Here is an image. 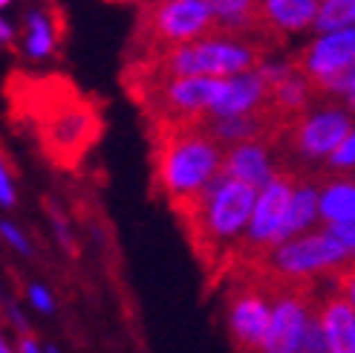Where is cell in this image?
<instances>
[{
    "instance_id": "6da1fadb",
    "label": "cell",
    "mask_w": 355,
    "mask_h": 353,
    "mask_svg": "<svg viewBox=\"0 0 355 353\" xmlns=\"http://www.w3.org/2000/svg\"><path fill=\"white\" fill-rule=\"evenodd\" d=\"M159 180L173 197H200L208 183L223 171V154L214 139L191 133L171 139L159 156Z\"/></svg>"
},
{
    "instance_id": "7a4b0ae2",
    "label": "cell",
    "mask_w": 355,
    "mask_h": 353,
    "mask_svg": "<svg viewBox=\"0 0 355 353\" xmlns=\"http://www.w3.org/2000/svg\"><path fill=\"white\" fill-rule=\"evenodd\" d=\"M257 64V52L234 38H225V35H214V38H202L180 44L168 52L165 67L171 76H217V79H228L245 73V69H254Z\"/></svg>"
},
{
    "instance_id": "3957f363",
    "label": "cell",
    "mask_w": 355,
    "mask_h": 353,
    "mask_svg": "<svg viewBox=\"0 0 355 353\" xmlns=\"http://www.w3.org/2000/svg\"><path fill=\"white\" fill-rule=\"evenodd\" d=\"M257 191H260L257 186L220 171L214 180L208 183V188L200 194L208 232L223 240L245 232L248 220H252L254 203H257Z\"/></svg>"
},
{
    "instance_id": "277c9868",
    "label": "cell",
    "mask_w": 355,
    "mask_h": 353,
    "mask_svg": "<svg viewBox=\"0 0 355 353\" xmlns=\"http://www.w3.org/2000/svg\"><path fill=\"white\" fill-rule=\"evenodd\" d=\"M355 64V26L318 32L300 56V69L318 87H327Z\"/></svg>"
},
{
    "instance_id": "5b68a950",
    "label": "cell",
    "mask_w": 355,
    "mask_h": 353,
    "mask_svg": "<svg viewBox=\"0 0 355 353\" xmlns=\"http://www.w3.org/2000/svg\"><path fill=\"white\" fill-rule=\"evenodd\" d=\"M347 255L349 252L329 232L297 235V238H289L286 243L275 246V267L283 275H315V272L338 267Z\"/></svg>"
},
{
    "instance_id": "8992f818",
    "label": "cell",
    "mask_w": 355,
    "mask_h": 353,
    "mask_svg": "<svg viewBox=\"0 0 355 353\" xmlns=\"http://www.w3.org/2000/svg\"><path fill=\"white\" fill-rule=\"evenodd\" d=\"M214 26V12L208 0H165L153 3L150 12V29L165 44H188L197 41Z\"/></svg>"
},
{
    "instance_id": "52a82bcc",
    "label": "cell",
    "mask_w": 355,
    "mask_h": 353,
    "mask_svg": "<svg viewBox=\"0 0 355 353\" xmlns=\"http://www.w3.org/2000/svg\"><path fill=\"white\" fill-rule=\"evenodd\" d=\"M295 186L286 176H272L260 191H257V203L248 220V240L257 246H280L283 243V226H286L289 215V203H292Z\"/></svg>"
},
{
    "instance_id": "ba28073f",
    "label": "cell",
    "mask_w": 355,
    "mask_h": 353,
    "mask_svg": "<svg viewBox=\"0 0 355 353\" xmlns=\"http://www.w3.org/2000/svg\"><path fill=\"white\" fill-rule=\"evenodd\" d=\"M352 110L341 108H327V110H315L309 116L300 119V125L295 131V145L297 151L309 156V160H329L338 151V145L349 136L352 125Z\"/></svg>"
},
{
    "instance_id": "9c48e42d",
    "label": "cell",
    "mask_w": 355,
    "mask_h": 353,
    "mask_svg": "<svg viewBox=\"0 0 355 353\" xmlns=\"http://www.w3.org/2000/svg\"><path fill=\"white\" fill-rule=\"evenodd\" d=\"M269 322H272V307L257 293H240L232 302V307H228V327H232V336L248 350H263V339H266V333H269Z\"/></svg>"
},
{
    "instance_id": "30bf717a",
    "label": "cell",
    "mask_w": 355,
    "mask_h": 353,
    "mask_svg": "<svg viewBox=\"0 0 355 353\" xmlns=\"http://www.w3.org/2000/svg\"><path fill=\"white\" fill-rule=\"evenodd\" d=\"M306 325H309L306 304L300 302V298H292V295L280 298V302L272 307L269 333H266L260 353H297Z\"/></svg>"
},
{
    "instance_id": "8fae6325",
    "label": "cell",
    "mask_w": 355,
    "mask_h": 353,
    "mask_svg": "<svg viewBox=\"0 0 355 353\" xmlns=\"http://www.w3.org/2000/svg\"><path fill=\"white\" fill-rule=\"evenodd\" d=\"M223 87L225 79L217 76H171L165 84V101L180 113H211L220 101Z\"/></svg>"
},
{
    "instance_id": "7c38bea8",
    "label": "cell",
    "mask_w": 355,
    "mask_h": 353,
    "mask_svg": "<svg viewBox=\"0 0 355 353\" xmlns=\"http://www.w3.org/2000/svg\"><path fill=\"white\" fill-rule=\"evenodd\" d=\"M266 93H272L269 81L260 76V69H245V73L228 76L225 87L220 93V101L214 104L211 116H243V113H254L260 108V101Z\"/></svg>"
},
{
    "instance_id": "4fadbf2b",
    "label": "cell",
    "mask_w": 355,
    "mask_h": 353,
    "mask_svg": "<svg viewBox=\"0 0 355 353\" xmlns=\"http://www.w3.org/2000/svg\"><path fill=\"white\" fill-rule=\"evenodd\" d=\"M223 174L245 180L257 188H263L275 176L269 151H266L260 142H254V139H245V142L232 145V151L223 156Z\"/></svg>"
},
{
    "instance_id": "5bb4252c",
    "label": "cell",
    "mask_w": 355,
    "mask_h": 353,
    "mask_svg": "<svg viewBox=\"0 0 355 353\" xmlns=\"http://www.w3.org/2000/svg\"><path fill=\"white\" fill-rule=\"evenodd\" d=\"M21 47H24L26 58L46 61L52 52L58 49V21H55V15L41 9V6H32L24 15V24H21Z\"/></svg>"
},
{
    "instance_id": "9a60e30c",
    "label": "cell",
    "mask_w": 355,
    "mask_h": 353,
    "mask_svg": "<svg viewBox=\"0 0 355 353\" xmlns=\"http://www.w3.org/2000/svg\"><path fill=\"white\" fill-rule=\"evenodd\" d=\"M318 9H321L318 0H260V15L266 24L286 35L315 29Z\"/></svg>"
},
{
    "instance_id": "2e32d148",
    "label": "cell",
    "mask_w": 355,
    "mask_h": 353,
    "mask_svg": "<svg viewBox=\"0 0 355 353\" xmlns=\"http://www.w3.org/2000/svg\"><path fill=\"white\" fill-rule=\"evenodd\" d=\"M329 353H355V307L349 298H329L321 310Z\"/></svg>"
},
{
    "instance_id": "e0dca14e",
    "label": "cell",
    "mask_w": 355,
    "mask_h": 353,
    "mask_svg": "<svg viewBox=\"0 0 355 353\" xmlns=\"http://www.w3.org/2000/svg\"><path fill=\"white\" fill-rule=\"evenodd\" d=\"M318 217H321V191L315 186H297L292 194V203H289L286 226H283V243L289 238L304 235Z\"/></svg>"
},
{
    "instance_id": "ac0fdd59",
    "label": "cell",
    "mask_w": 355,
    "mask_h": 353,
    "mask_svg": "<svg viewBox=\"0 0 355 353\" xmlns=\"http://www.w3.org/2000/svg\"><path fill=\"white\" fill-rule=\"evenodd\" d=\"M321 220L324 223L355 220V183L335 180L321 188Z\"/></svg>"
},
{
    "instance_id": "d6986e66",
    "label": "cell",
    "mask_w": 355,
    "mask_h": 353,
    "mask_svg": "<svg viewBox=\"0 0 355 353\" xmlns=\"http://www.w3.org/2000/svg\"><path fill=\"white\" fill-rule=\"evenodd\" d=\"M211 12H214V24L228 29V32H240L254 24V12L260 9V0H208Z\"/></svg>"
},
{
    "instance_id": "ffe728a7",
    "label": "cell",
    "mask_w": 355,
    "mask_h": 353,
    "mask_svg": "<svg viewBox=\"0 0 355 353\" xmlns=\"http://www.w3.org/2000/svg\"><path fill=\"white\" fill-rule=\"evenodd\" d=\"M272 99L280 110H304L306 101H309V76L304 73L300 67H295L286 79H280L275 87H272Z\"/></svg>"
},
{
    "instance_id": "44dd1931",
    "label": "cell",
    "mask_w": 355,
    "mask_h": 353,
    "mask_svg": "<svg viewBox=\"0 0 355 353\" xmlns=\"http://www.w3.org/2000/svg\"><path fill=\"white\" fill-rule=\"evenodd\" d=\"M260 131V119L254 113H243V116H214V125H211V133H214L220 142H245V139H254V133Z\"/></svg>"
},
{
    "instance_id": "7402d4cb",
    "label": "cell",
    "mask_w": 355,
    "mask_h": 353,
    "mask_svg": "<svg viewBox=\"0 0 355 353\" xmlns=\"http://www.w3.org/2000/svg\"><path fill=\"white\" fill-rule=\"evenodd\" d=\"M344 26H355V0H324L321 9H318L315 32H329Z\"/></svg>"
},
{
    "instance_id": "603a6c76",
    "label": "cell",
    "mask_w": 355,
    "mask_h": 353,
    "mask_svg": "<svg viewBox=\"0 0 355 353\" xmlns=\"http://www.w3.org/2000/svg\"><path fill=\"white\" fill-rule=\"evenodd\" d=\"M297 353H329V342H327V333L321 325V315H318V319H309Z\"/></svg>"
},
{
    "instance_id": "cb8c5ba5",
    "label": "cell",
    "mask_w": 355,
    "mask_h": 353,
    "mask_svg": "<svg viewBox=\"0 0 355 353\" xmlns=\"http://www.w3.org/2000/svg\"><path fill=\"white\" fill-rule=\"evenodd\" d=\"M327 93H335V96L347 99V108L355 113V64L327 87Z\"/></svg>"
},
{
    "instance_id": "d4e9b609",
    "label": "cell",
    "mask_w": 355,
    "mask_h": 353,
    "mask_svg": "<svg viewBox=\"0 0 355 353\" xmlns=\"http://www.w3.org/2000/svg\"><path fill=\"white\" fill-rule=\"evenodd\" d=\"M0 235H3V240L12 246V249L17 252V255H32V246H29V240H26V235L17 229L15 223H9V220H3L0 223Z\"/></svg>"
},
{
    "instance_id": "484cf974",
    "label": "cell",
    "mask_w": 355,
    "mask_h": 353,
    "mask_svg": "<svg viewBox=\"0 0 355 353\" xmlns=\"http://www.w3.org/2000/svg\"><path fill=\"white\" fill-rule=\"evenodd\" d=\"M329 165L332 168H355V128L349 131V136L338 145V151L329 156Z\"/></svg>"
},
{
    "instance_id": "4316f807",
    "label": "cell",
    "mask_w": 355,
    "mask_h": 353,
    "mask_svg": "<svg viewBox=\"0 0 355 353\" xmlns=\"http://www.w3.org/2000/svg\"><path fill=\"white\" fill-rule=\"evenodd\" d=\"M324 232H329L349 255H355V220H347V223H327Z\"/></svg>"
},
{
    "instance_id": "83f0119b",
    "label": "cell",
    "mask_w": 355,
    "mask_h": 353,
    "mask_svg": "<svg viewBox=\"0 0 355 353\" xmlns=\"http://www.w3.org/2000/svg\"><path fill=\"white\" fill-rule=\"evenodd\" d=\"M26 298H29V304L38 313H52V310H55V298H52V293L44 284H29Z\"/></svg>"
},
{
    "instance_id": "f1b7e54d",
    "label": "cell",
    "mask_w": 355,
    "mask_h": 353,
    "mask_svg": "<svg viewBox=\"0 0 355 353\" xmlns=\"http://www.w3.org/2000/svg\"><path fill=\"white\" fill-rule=\"evenodd\" d=\"M15 200H17V194H15L12 174H9V168L3 165V168H0V203H3V208H12Z\"/></svg>"
},
{
    "instance_id": "f546056e",
    "label": "cell",
    "mask_w": 355,
    "mask_h": 353,
    "mask_svg": "<svg viewBox=\"0 0 355 353\" xmlns=\"http://www.w3.org/2000/svg\"><path fill=\"white\" fill-rule=\"evenodd\" d=\"M52 229H55V235H58V243L64 246L67 252H76V246H73V238H69V229H67V220H64V215H52Z\"/></svg>"
},
{
    "instance_id": "4dcf8cb0",
    "label": "cell",
    "mask_w": 355,
    "mask_h": 353,
    "mask_svg": "<svg viewBox=\"0 0 355 353\" xmlns=\"http://www.w3.org/2000/svg\"><path fill=\"white\" fill-rule=\"evenodd\" d=\"M17 353H46V347H41L35 339H29L26 333H21V339H17Z\"/></svg>"
},
{
    "instance_id": "1f68e13d",
    "label": "cell",
    "mask_w": 355,
    "mask_h": 353,
    "mask_svg": "<svg viewBox=\"0 0 355 353\" xmlns=\"http://www.w3.org/2000/svg\"><path fill=\"white\" fill-rule=\"evenodd\" d=\"M0 41H3L6 47L17 41V29H15V26L6 21V17H3V21H0Z\"/></svg>"
},
{
    "instance_id": "d6a6232c",
    "label": "cell",
    "mask_w": 355,
    "mask_h": 353,
    "mask_svg": "<svg viewBox=\"0 0 355 353\" xmlns=\"http://www.w3.org/2000/svg\"><path fill=\"white\" fill-rule=\"evenodd\" d=\"M9 319L15 322V327L21 330V333H26L29 327H26V322H24V315H21V310H17V304H9Z\"/></svg>"
},
{
    "instance_id": "836d02e7",
    "label": "cell",
    "mask_w": 355,
    "mask_h": 353,
    "mask_svg": "<svg viewBox=\"0 0 355 353\" xmlns=\"http://www.w3.org/2000/svg\"><path fill=\"white\" fill-rule=\"evenodd\" d=\"M344 290H347V298H349V304L355 307V275H349V278H347V287H344Z\"/></svg>"
},
{
    "instance_id": "e575fe53",
    "label": "cell",
    "mask_w": 355,
    "mask_h": 353,
    "mask_svg": "<svg viewBox=\"0 0 355 353\" xmlns=\"http://www.w3.org/2000/svg\"><path fill=\"white\" fill-rule=\"evenodd\" d=\"M0 353H15V350H12L6 342H0Z\"/></svg>"
},
{
    "instance_id": "d590c367",
    "label": "cell",
    "mask_w": 355,
    "mask_h": 353,
    "mask_svg": "<svg viewBox=\"0 0 355 353\" xmlns=\"http://www.w3.org/2000/svg\"><path fill=\"white\" fill-rule=\"evenodd\" d=\"M12 3H15V0H0V6H3V9H6V6H12Z\"/></svg>"
},
{
    "instance_id": "8d00e7d4",
    "label": "cell",
    "mask_w": 355,
    "mask_h": 353,
    "mask_svg": "<svg viewBox=\"0 0 355 353\" xmlns=\"http://www.w3.org/2000/svg\"><path fill=\"white\" fill-rule=\"evenodd\" d=\"M46 353H61V350L58 347H46Z\"/></svg>"
},
{
    "instance_id": "74e56055",
    "label": "cell",
    "mask_w": 355,
    "mask_h": 353,
    "mask_svg": "<svg viewBox=\"0 0 355 353\" xmlns=\"http://www.w3.org/2000/svg\"><path fill=\"white\" fill-rule=\"evenodd\" d=\"M150 3H165V0H150Z\"/></svg>"
},
{
    "instance_id": "f35d334b",
    "label": "cell",
    "mask_w": 355,
    "mask_h": 353,
    "mask_svg": "<svg viewBox=\"0 0 355 353\" xmlns=\"http://www.w3.org/2000/svg\"><path fill=\"white\" fill-rule=\"evenodd\" d=\"M318 3H324V0H318Z\"/></svg>"
}]
</instances>
